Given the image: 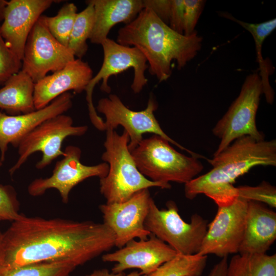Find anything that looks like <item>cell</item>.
I'll list each match as a JSON object with an SVG mask.
<instances>
[{
    "label": "cell",
    "instance_id": "17",
    "mask_svg": "<svg viewBox=\"0 0 276 276\" xmlns=\"http://www.w3.org/2000/svg\"><path fill=\"white\" fill-rule=\"evenodd\" d=\"M68 92L59 96L47 106L31 112L9 115L0 111V160L5 159L8 146L17 147L22 139L45 121L63 114L73 105Z\"/></svg>",
    "mask_w": 276,
    "mask_h": 276
},
{
    "label": "cell",
    "instance_id": "21",
    "mask_svg": "<svg viewBox=\"0 0 276 276\" xmlns=\"http://www.w3.org/2000/svg\"><path fill=\"white\" fill-rule=\"evenodd\" d=\"M35 83L22 70L10 77L0 88V108L10 115L34 111Z\"/></svg>",
    "mask_w": 276,
    "mask_h": 276
},
{
    "label": "cell",
    "instance_id": "13",
    "mask_svg": "<svg viewBox=\"0 0 276 276\" xmlns=\"http://www.w3.org/2000/svg\"><path fill=\"white\" fill-rule=\"evenodd\" d=\"M64 152L63 158L56 163L50 177L37 178L30 183L28 191L30 195L40 196L50 189H55L62 201L66 203L70 192L78 184L91 177L103 178L108 173L109 167L106 163L94 166L82 164L80 161L81 150L77 146L69 145Z\"/></svg>",
    "mask_w": 276,
    "mask_h": 276
},
{
    "label": "cell",
    "instance_id": "5",
    "mask_svg": "<svg viewBox=\"0 0 276 276\" xmlns=\"http://www.w3.org/2000/svg\"><path fill=\"white\" fill-rule=\"evenodd\" d=\"M169 143L153 134L143 139L130 152L139 171L150 180L186 184L200 173L203 166L198 157L182 154Z\"/></svg>",
    "mask_w": 276,
    "mask_h": 276
},
{
    "label": "cell",
    "instance_id": "33",
    "mask_svg": "<svg viewBox=\"0 0 276 276\" xmlns=\"http://www.w3.org/2000/svg\"><path fill=\"white\" fill-rule=\"evenodd\" d=\"M171 2L172 0H144L143 4L144 8L151 9L161 20L169 26Z\"/></svg>",
    "mask_w": 276,
    "mask_h": 276
},
{
    "label": "cell",
    "instance_id": "28",
    "mask_svg": "<svg viewBox=\"0 0 276 276\" xmlns=\"http://www.w3.org/2000/svg\"><path fill=\"white\" fill-rule=\"evenodd\" d=\"M237 190L239 198L276 208V188L267 182L263 181L257 186H240Z\"/></svg>",
    "mask_w": 276,
    "mask_h": 276
},
{
    "label": "cell",
    "instance_id": "30",
    "mask_svg": "<svg viewBox=\"0 0 276 276\" xmlns=\"http://www.w3.org/2000/svg\"><path fill=\"white\" fill-rule=\"evenodd\" d=\"M21 68V61L8 48L0 30V85Z\"/></svg>",
    "mask_w": 276,
    "mask_h": 276
},
{
    "label": "cell",
    "instance_id": "8",
    "mask_svg": "<svg viewBox=\"0 0 276 276\" xmlns=\"http://www.w3.org/2000/svg\"><path fill=\"white\" fill-rule=\"evenodd\" d=\"M157 107L154 97L151 96L145 109L133 111L127 107L118 96L110 94L108 97L102 98L98 101L96 109L105 117L104 130H114L120 125L123 127L129 135L128 147L130 152L143 139L144 134L152 133L162 137L192 156L200 157V154L186 149L164 132L154 114Z\"/></svg>",
    "mask_w": 276,
    "mask_h": 276
},
{
    "label": "cell",
    "instance_id": "34",
    "mask_svg": "<svg viewBox=\"0 0 276 276\" xmlns=\"http://www.w3.org/2000/svg\"><path fill=\"white\" fill-rule=\"evenodd\" d=\"M227 257L221 258V260L213 266L207 276H227Z\"/></svg>",
    "mask_w": 276,
    "mask_h": 276
},
{
    "label": "cell",
    "instance_id": "37",
    "mask_svg": "<svg viewBox=\"0 0 276 276\" xmlns=\"http://www.w3.org/2000/svg\"><path fill=\"white\" fill-rule=\"evenodd\" d=\"M8 1L5 0H0V22L4 19V13Z\"/></svg>",
    "mask_w": 276,
    "mask_h": 276
},
{
    "label": "cell",
    "instance_id": "16",
    "mask_svg": "<svg viewBox=\"0 0 276 276\" xmlns=\"http://www.w3.org/2000/svg\"><path fill=\"white\" fill-rule=\"evenodd\" d=\"M56 2L53 0H11L8 2L2 24V36L8 48L21 61L25 46L33 26L42 13Z\"/></svg>",
    "mask_w": 276,
    "mask_h": 276
},
{
    "label": "cell",
    "instance_id": "31",
    "mask_svg": "<svg viewBox=\"0 0 276 276\" xmlns=\"http://www.w3.org/2000/svg\"><path fill=\"white\" fill-rule=\"evenodd\" d=\"M205 1L202 0H183V34L191 35L201 14Z\"/></svg>",
    "mask_w": 276,
    "mask_h": 276
},
{
    "label": "cell",
    "instance_id": "26",
    "mask_svg": "<svg viewBox=\"0 0 276 276\" xmlns=\"http://www.w3.org/2000/svg\"><path fill=\"white\" fill-rule=\"evenodd\" d=\"M77 13V6L73 3H68L64 4L55 16L44 15L45 24L51 34L67 47Z\"/></svg>",
    "mask_w": 276,
    "mask_h": 276
},
{
    "label": "cell",
    "instance_id": "29",
    "mask_svg": "<svg viewBox=\"0 0 276 276\" xmlns=\"http://www.w3.org/2000/svg\"><path fill=\"white\" fill-rule=\"evenodd\" d=\"M3 162L0 160V167ZM16 193L10 186L0 185V221H13L19 216Z\"/></svg>",
    "mask_w": 276,
    "mask_h": 276
},
{
    "label": "cell",
    "instance_id": "27",
    "mask_svg": "<svg viewBox=\"0 0 276 276\" xmlns=\"http://www.w3.org/2000/svg\"><path fill=\"white\" fill-rule=\"evenodd\" d=\"M76 268L64 262L40 263L5 269L0 276H70Z\"/></svg>",
    "mask_w": 276,
    "mask_h": 276
},
{
    "label": "cell",
    "instance_id": "35",
    "mask_svg": "<svg viewBox=\"0 0 276 276\" xmlns=\"http://www.w3.org/2000/svg\"><path fill=\"white\" fill-rule=\"evenodd\" d=\"M86 276H148L141 274L137 271H133L128 274H124L123 273H113L110 272L107 269H100L94 270Z\"/></svg>",
    "mask_w": 276,
    "mask_h": 276
},
{
    "label": "cell",
    "instance_id": "36",
    "mask_svg": "<svg viewBox=\"0 0 276 276\" xmlns=\"http://www.w3.org/2000/svg\"><path fill=\"white\" fill-rule=\"evenodd\" d=\"M5 253L3 233H0V275L5 270Z\"/></svg>",
    "mask_w": 276,
    "mask_h": 276
},
{
    "label": "cell",
    "instance_id": "9",
    "mask_svg": "<svg viewBox=\"0 0 276 276\" xmlns=\"http://www.w3.org/2000/svg\"><path fill=\"white\" fill-rule=\"evenodd\" d=\"M87 130L86 125L74 126L72 118L63 114L45 121L19 142L17 146L19 157L9 169L10 174L12 175L31 155L37 151L41 152L42 157L36 167L38 169L46 167L55 158L64 155L61 146L65 139L70 136L84 135Z\"/></svg>",
    "mask_w": 276,
    "mask_h": 276
},
{
    "label": "cell",
    "instance_id": "15",
    "mask_svg": "<svg viewBox=\"0 0 276 276\" xmlns=\"http://www.w3.org/2000/svg\"><path fill=\"white\" fill-rule=\"evenodd\" d=\"M149 237L145 240H132L117 250L104 254L102 261L116 262L111 269L113 273L136 268L140 270L141 274L149 276L177 254L153 235L151 234Z\"/></svg>",
    "mask_w": 276,
    "mask_h": 276
},
{
    "label": "cell",
    "instance_id": "25",
    "mask_svg": "<svg viewBox=\"0 0 276 276\" xmlns=\"http://www.w3.org/2000/svg\"><path fill=\"white\" fill-rule=\"evenodd\" d=\"M87 7L78 13L67 44L75 57L81 59L88 50L87 40L89 38L94 24V8L93 4L86 1Z\"/></svg>",
    "mask_w": 276,
    "mask_h": 276
},
{
    "label": "cell",
    "instance_id": "18",
    "mask_svg": "<svg viewBox=\"0 0 276 276\" xmlns=\"http://www.w3.org/2000/svg\"><path fill=\"white\" fill-rule=\"evenodd\" d=\"M93 77L87 62L75 59L63 68L47 75L35 83L34 103L35 109H41L62 94L73 90L80 94L85 89Z\"/></svg>",
    "mask_w": 276,
    "mask_h": 276
},
{
    "label": "cell",
    "instance_id": "24",
    "mask_svg": "<svg viewBox=\"0 0 276 276\" xmlns=\"http://www.w3.org/2000/svg\"><path fill=\"white\" fill-rule=\"evenodd\" d=\"M208 256L198 254L176 255L160 266L149 276H201Z\"/></svg>",
    "mask_w": 276,
    "mask_h": 276
},
{
    "label": "cell",
    "instance_id": "20",
    "mask_svg": "<svg viewBox=\"0 0 276 276\" xmlns=\"http://www.w3.org/2000/svg\"><path fill=\"white\" fill-rule=\"evenodd\" d=\"M94 8V24L89 39L101 44L116 24L127 25L144 9L143 0H89Z\"/></svg>",
    "mask_w": 276,
    "mask_h": 276
},
{
    "label": "cell",
    "instance_id": "11",
    "mask_svg": "<svg viewBox=\"0 0 276 276\" xmlns=\"http://www.w3.org/2000/svg\"><path fill=\"white\" fill-rule=\"evenodd\" d=\"M72 52L50 33L41 15L31 31L21 60V69L36 83L49 72L63 68L75 59Z\"/></svg>",
    "mask_w": 276,
    "mask_h": 276
},
{
    "label": "cell",
    "instance_id": "14",
    "mask_svg": "<svg viewBox=\"0 0 276 276\" xmlns=\"http://www.w3.org/2000/svg\"><path fill=\"white\" fill-rule=\"evenodd\" d=\"M151 199L148 189H146L124 202L100 205L103 223L114 234L115 246L121 248L135 238H148L151 234L145 228L144 222Z\"/></svg>",
    "mask_w": 276,
    "mask_h": 276
},
{
    "label": "cell",
    "instance_id": "4",
    "mask_svg": "<svg viewBox=\"0 0 276 276\" xmlns=\"http://www.w3.org/2000/svg\"><path fill=\"white\" fill-rule=\"evenodd\" d=\"M129 142L125 131L119 135L114 129L106 130L101 158L109 168L106 176L100 178V191L106 203L124 202L136 192L151 187L171 188L170 183L150 180L139 171L128 149Z\"/></svg>",
    "mask_w": 276,
    "mask_h": 276
},
{
    "label": "cell",
    "instance_id": "22",
    "mask_svg": "<svg viewBox=\"0 0 276 276\" xmlns=\"http://www.w3.org/2000/svg\"><path fill=\"white\" fill-rule=\"evenodd\" d=\"M221 15L237 22L251 34L255 43L257 59L259 65L260 77L262 83L263 94L267 103L272 104L274 101V92L269 81L270 73L267 63L262 57V48L264 40L275 29L276 19L273 18L263 22L252 24L237 19L228 13H221Z\"/></svg>",
    "mask_w": 276,
    "mask_h": 276
},
{
    "label": "cell",
    "instance_id": "2",
    "mask_svg": "<svg viewBox=\"0 0 276 276\" xmlns=\"http://www.w3.org/2000/svg\"><path fill=\"white\" fill-rule=\"evenodd\" d=\"M206 160L212 169L185 184V197L192 200L204 194L218 207L227 206L238 198L234 184L238 177L256 166H276V141H257L243 136Z\"/></svg>",
    "mask_w": 276,
    "mask_h": 276
},
{
    "label": "cell",
    "instance_id": "23",
    "mask_svg": "<svg viewBox=\"0 0 276 276\" xmlns=\"http://www.w3.org/2000/svg\"><path fill=\"white\" fill-rule=\"evenodd\" d=\"M227 276H276V254H235L228 262Z\"/></svg>",
    "mask_w": 276,
    "mask_h": 276
},
{
    "label": "cell",
    "instance_id": "6",
    "mask_svg": "<svg viewBox=\"0 0 276 276\" xmlns=\"http://www.w3.org/2000/svg\"><path fill=\"white\" fill-rule=\"evenodd\" d=\"M166 206L160 210L151 199L145 228L178 254H197L207 231L208 221L196 213L187 223L181 218L174 201H168Z\"/></svg>",
    "mask_w": 276,
    "mask_h": 276
},
{
    "label": "cell",
    "instance_id": "19",
    "mask_svg": "<svg viewBox=\"0 0 276 276\" xmlns=\"http://www.w3.org/2000/svg\"><path fill=\"white\" fill-rule=\"evenodd\" d=\"M276 239V213L262 203L248 201L238 254H265Z\"/></svg>",
    "mask_w": 276,
    "mask_h": 276
},
{
    "label": "cell",
    "instance_id": "7",
    "mask_svg": "<svg viewBox=\"0 0 276 276\" xmlns=\"http://www.w3.org/2000/svg\"><path fill=\"white\" fill-rule=\"evenodd\" d=\"M263 94L260 76L256 73L248 75L238 97L212 129L213 134L220 140L213 155L218 154L235 140L243 136H249L257 141L264 140V135L258 130L256 123L260 96Z\"/></svg>",
    "mask_w": 276,
    "mask_h": 276
},
{
    "label": "cell",
    "instance_id": "10",
    "mask_svg": "<svg viewBox=\"0 0 276 276\" xmlns=\"http://www.w3.org/2000/svg\"><path fill=\"white\" fill-rule=\"evenodd\" d=\"M101 45L104 54L102 65L85 89L89 116L92 123H97L100 119L93 102L94 87L100 81L102 80L101 90L109 94L111 88L108 83L109 78L132 68L134 76L131 88L134 93H139L148 82L145 72L148 67V64L145 56L137 48L120 44L108 38Z\"/></svg>",
    "mask_w": 276,
    "mask_h": 276
},
{
    "label": "cell",
    "instance_id": "12",
    "mask_svg": "<svg viewBox=\"0 0 276 276\" xmlns=\"http://www.w3.org/2000/svg\"><path fill=\"white\" fill-rule=\"evenodd\" d=\"M248 201L238 197L231 204L218 207L199 251L202 256L215 255L221 258L237 254L242 242Z\"/></svg>",
    "mask_w": 276,
    "mask_h": 276
},
{
    "label": "cell",
    "instance_id": "3",
    "mask_svg": "<svg viewBox=\"0 0 276 276\" xmlns=\"http://www.w3.org/2000/svg\"><path fill=\"white\" fill-rule=\"evenodd\" d=\"M202 41L196 31L189 36L174 31L147 8L119 30L117 39L120 44L137 48L148 62L149 73L160 82L171 76L173 60L178 70L183 68L196 56Z\"/></svg>",
    "mask_w": 276,
    "mask_h": 276
},
{
    "label": "cell",
    "instance_id": "32",
    "mask_svg": "<svg viewBox=\"0 0 276 276\" xmlns=\"http://www.w3.org/2000/svg\"><path fill=\"white\" fill-rule=\"evenodd\" d=\"M183 0H172L169 26L181 34H183Z\"/></svg>",
    "mask_w": 276,
    "mask_h": 276
},
{
    "label": "cell",
    "instance_id": "1",
    "mask_svg": "<svg viewBox=\"0 0 276 276\" xmlns=\"http://www.w3.org/2000/svg\"><path fill=\"white\" fill-rule=\"evenodd\" d=\"M3 237L5 269L56 262L77 267L115 246L114 234L104 223L20 214Z\"/></svg>",
    "mask_w": 276,
    "mask_h": 276
}]
</instances>
